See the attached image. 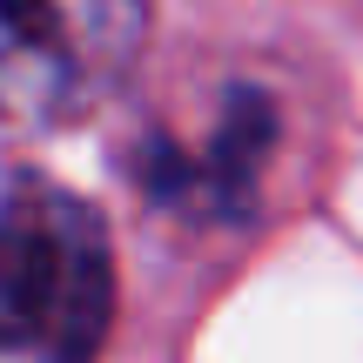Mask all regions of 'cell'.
<instances>
[{
    "instance_id": "cell-1",
    "label": "cell",
    "mask_w": 363,
    "mask_h": 363,
    "mask_svg": "<svg viewBox=\"0 0 363 363\" xmlns=\"http://www.w3.org/2000/svg\"><path fill=\"white\" fill-rule=\"evenodd\" d=\"M115 323V262L101 216L67 189L0 195V357L88 363Z\"/></svg>"
},
{
    "instance_id": "cell-2",
    "label": "cell",
    "mask_w": 363,
    "mask_h": 363,
    "mask_svg": "<svg viewBox=\"0 0 363 363\" xmlns=\"http://www.w3.org/2000/svg\"><path fill=\"white\" fill-rule=\"evenodd\" d=\"M148 0H0V115L81 121L142 54Z\"/></svg>"
},
{
    "instance_id": "cell-3",
    "label": "cell",
    "mask_w": 363,
    "mask_h": 363,
    "mask_svg": "<svg viewBox=\"0 0 363 363\" xmlns=\"http://www.w3.org/2000/svg\"><path fill=\"white\" fill-rule=\"evenodd\" d=\"M222 148H202V155H189V148H162V175H155V195L162 202H182V208H229L249 195V182H256V162H262V142H269V115H262L256 101H229V121H222Z\"/></svg>"
}]
</instances>
